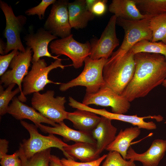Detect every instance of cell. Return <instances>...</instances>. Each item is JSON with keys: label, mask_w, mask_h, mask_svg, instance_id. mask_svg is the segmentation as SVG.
<instances>
[{"label": "cell", "mask_w": 166, "mask_h": 166, "mask_svg": "<svg viewBox=\"0 0 166 166\" xmlns=\"http://www.w3.org/2000/svg\"><path fill=\"white\" fill-rule=\"evenodd\" d=\"M63 153L67 159L78 160L81 162L95 160L100 157L96 144L85 142H75L63 147Z\"/></svg>", "instance_id": "18"}, {"label": "cell", "mask_w": 166, "mask_h": 166, "mask_svg": "<svg viewBox=\"0 0 166 166\" xmlns=\"http://www.w3.org/2000/svg\"><path fill=\"white\" fill-rule=\"evenodd\" d=\"M130 50L134 54L142 52L160 54L166 59V44L162 42H153L143 40L135 45Z\"/></svg>", "instance_id": "27"}, {"label": "cell", "mask_w": 166, "mask_h": 166, "mask_svg": "<svg viewBox=\"0 0 166 166\" xmlns=\"http://www.w3.org/2000/svg\"><path fill=\"white\" fill-rule=\"evenodd\" d=\"M49 48L52 53L69 57L76 69L82 66L86 58L90 54L91 49V44L88 42L84 43L79 42L74 39L72 34L52 41Z\"/></svg>", "instance_id": "8"}, {"label": "cell", "mask_w": 166, "mask_h": 166, "mask_svg": "<svg viewBox=\"0 0 166 166\" xmlns=\"http://www.w3.org/2000/svg\"><path fill=\"white\" fill-rule=\"evenodd\" d=\"M37 127L45 133L59 135L67 141L72 140L75 142H85L96 144V141L93 137L92 132L73 129L67 126L63 121L53 127L41 124Z\"/></svg>", "instance_id": "17"}, {"label": "cell", "mask_w": 166, "mask_h": 166, "mask_svg": "<svg viewBox=\"0 0 166 166\" xmlns=\"http://www.w3.org/2000/svg\"><path fill=\"white\" fill-rule=\"evenodd\" d=\"M49 166H64L61 160L56 156L51 155L49 161Z\"/></svg>", "instance_id": "37"}, {"label": "cell", "mask_w": 166, "mask_h": 166, "mask_svg": "<svg viewBox=\"0 0 166 166\" xmlns=\"http://www.w3.org/2000/svg\"><path fill=\"white\" fill-rule=\"evenodd\" d=\"M166 152V140H154L150 147L142 153L136 152L131 147L127 151L126 159L141 163L143 166H158Z\"/></svg>", "instance_id": "15"}, {"label": "cell", "mask_w": 166, "mask_h": 166, "mask_svg": "<svg viewBox=\"0 0 166 166\" xmlns=\"http://www.w3.org/2000/svg\"><path fill=\"white\" fill-rule=\"evenodd\" d=\"M117 19L115 15L112 16L100 38L92 42L91 53L89 56L92 59H108L114 49L119 45V41L116 30Z\"/></svg>", "instance_id": "13"}, {"label": "cell", "mask_w": 166, "mask_h": 166, "mask_svg": "<svg viewBox=\"0 0 166 166\" xmlns=\"http://www.w3.org/2000/svg\"><path fill=\"white\" fill-rule=\"evenodd\" d=\"M109 10L117 18L128 20H139L149 16L140 12L134 0H113Z\"/></svg>", "instance_id": "21"}, {"label": "cell", "mask_w": 166, "mask_h": 166, "mask_svg": "<svg viewBox=\"0 0 166 166\" xmlns=\"http://www.w3.org/2000/svg\"><path fill=\"white\" fill-rule=\"evenodd\" d=\"M7 113L18 120H29L36 126L42 123L50 124L53 127L57 124L36 111L33 107L24 104L16 97L13 98L9 106Z\"/></svg>", "instance_id": "16"}, {"label": "cell", "mask_w": 166, "mask_h": 166, "mask_svg": "<svg viewBox=\"0 0 166 166\" xmlns=\"http://www.w3.org/2000/svg\"><path fill=\"white\" fill-rule=\"evenodd\" d=\"M101 120L92 132L96 141V146L101 154L115 139L117 129L112 123V120L101 116Z\"/></svg>", "instance_id": "19"}, {"label": "cell", "mask_w": 166, "mask_h": 166, "mask_svg": "<svg viewBox=\"0 0 166 166\" xmlns=\"http://www.w3.org/2000/svg\"><path fill=\"white\" fill-rule=\"evenodd\" d=\"M101 118L93 113L77 109L73 112H68L67 119L72 122L73 127L78 130L92 132Z\"/></svg>", "instance_id": "23"}, {"label": "cell", "mask_w": 166, "mask_h": 166, "mask_svg": "<svg viewBox=\"0 0 166 166\" xmlns=\"http://www.w3.org/2000/svg\"><path fill=\"white\" fill-rule=\"evenodd\" d=\"M18 150L22 166H49L51 148L38 152L29 159L26 157L20 148Z\"/></svg>", "instance_id": "28"}, {"label": "cell", "mask_w": 166, "mask_h": 166, "mask_svg": "<svg viewBox=\"0 0 166 166\" xmlns=\"http://www.w3.org/2000/svg\"><path fill=\"white\" fill-rule=\"evenodd\" d=\"M62 59L56 60L49 66L44 59H40L36 62H31V70L24 78L22 81V92L24 96L35 92L43 90L48 84H61L54 82L48 78V74L52 70L59 67L62 69L68 65H63Z\"/></svg>", "instance_id": "4"}, {"label": "cell", "mask_w": 166, "mask_h": 166, "mask_svg": "<svg viewBox=\"0 0 166 166\" xmlns=\"http://www.w3.org/2000/svg\"><path fill=\"white\" fill-rule=\"evenodd\" d=\"M134 55L131 50L123 54L113 53L104 67L103 87L109 88L117 94H122L134 73Z\"/></svg>", "instance_id": "2"}, {"label": "cell", "mask_w": 166, "mask_h": 166, "mask_svg": "<svg viewBox=\"0 0 166 166\" xmlns=\"http://www.w3.org/2000/svg\"><path fill=\"white\" fill-rule=\"evenodd\" d=\"M1 166H22L18 150L11 155L6 154L0 157Z\"/></svg>", "instance_id": "33"}, {"label": "cell", "mask_w": 166, "mask_h": 166, "mask_svg": "<svg viewBox=\"0 0 166 166\" xmlns=\"http://www.w3.org/2000/svg\"><path fill=\"white\" fill-rule=\"evenodd\" d=\"M102 166H136L135 161L124 159L119 152L109 151Z\"/></svg>", "instance_id": "30"}, {"label": "cell", "mask_w": 166, "mask_h": 166, "mask_svg": "<svg viewBox=\"0 0 166 166\" xmlns=\"http://www.w3.org/2000/svg\"><path fill=\"white\" fill-rule=\"evenodd\" d=\"M21 125L29 132L30 137L24 139L19 147L27 158L31 157L35 154L52 147L58 148L64 152L63 147L68 144L53 134L44 136L39 133L35 125L21 120Z\"/></svg>", "instance_id": "5"}, {"label": "cell", "mask_w": 166, "mask_h": 166, "mask_svg": "<svg viewBox=\"0 0 166 166\" xmlns=\"http://www.w3.org/2000/svg\"><path fill=\"white\" fill-rule=\"evenodd\" d=\"M18 50H14L8 54L0 56V76H2L7 71L14 57L19 53Z\"/></svg>", "instance_id": "34"}, {"label": "cell", "mask_w": 166, "mask_h": 166, "mask_svg": "<svg viewBox=\"0 0 166 166\" xmlns=\"http://www.w3.org/2000/svg\"><path fill=\"white\" fill-rule=\"evenodd\" d=\"M82 103L87 106L94 104L110 106L112 113L119 114H125L131 107L130 102L126 97L106 87L101 88L95 93H86Z\"/></svg>", "instance_id": "11"}, {"label": "cell", "mask_w": 166, "mask_h": 166, "mask_svg": "<svg viewBox=\"0 0 166 166\" xmlns=\"http://www.w3.org/2000/svg\"><path fill=\"white\" fill-rule=\"evenodd\" d=\"M151 17L136 21L117 18V23L121 27L124 32L123 41L119 48L114 52L123 54L128 52L137 42L143 40L152 41V35L150 26Z\"/></svg>", "instance_id": "7"}, {"label": "cell", "mask_w": 166, "mask_h": 166, "mask_svg": "<svg viewBox=\"0 0 166 166\" xmlns=\"http://www.w3.org/2000/svg\"><path fill=\"white\" fill-rule=\"evenodd\" d=\"M68 7L69 22L72 28L83 29L95 17L87 8L85 0H77L69 2Z\"/></svg>", "instance_id": "20"}, {"label": "cell", "mask_w": 166, "mask_h": 166, "mask_svg": "<svg viewBox=\"0 0 166 166\" xmlns=\"http://www.w3.org/2000/svg\"><path fill=\"white\" fill-rule=\"evenodd\" d=\"M96 0H85L86 6L87 8L90 11L92 6L95 2Z\"/></svg>", "instance_id": "38"}, {"label": "cell", "mask_w": 166, "mask_h": 166, "mask_svg": "<svg viewBox=\"0 0 166 166\" xmlns=\"http://www.w3.org/2000/svg\"><path fill=\"white\" fill-rule=\"evenodd\" d=\"M32 51L30 48L27 47L25 52H20L11 61L9 65L10 69L7 70L1 77L0 84H3L4 88H7L12 83L18 85L21 91L18 98L22 102H25L27 99L22 93V83L28 73L32 58Z\"/></svg>", "instance_id": "10"}, {"label": "cell", "mask_w": 166, "mask_h": 166, "mask_svg": "<svg viewBox=\"0 0 166 166\" xmlns=\"http://www.w3.org/2000/svg\"><path fill=\"white\" fill-rule=\"evenodd\" d=\"M6 48V45L2 40H0V53L2 55H4L5 54V51Z\"/></svg>", "instance_id": "39"}, {"label": "cell", "mask_w": 166, "mask_h": 166, "mask_svg": "<svg viewBox=\"0 0 166 166\" xmlns=\"http://www.w3.org/2000/svg\"><path fill=\"white\" fill-rule=\"evenodd\" d=\"M106 0H96L91 8L90 11L95 16H101L104 14L107 9Z\"/></svg>", "instance_id": "35"}, {"label": "cell", "mask_w": 166, "mask_h": 166, "mask_svg": "<svg viewBox=\"0 0 166 166\" xmlns=\"http://www.w3.org/2000/svg\"><path fill=\"white\" fill-rule=\"evenodd\" d=\"M56 1L55 0H42L37 6L30 8L25 11L28 15H37L39 18L41 20L44 17L45 10L51 4H53Z\"/></svg>", "instance_id": "31"}, {"label": "cell", "mask_w": 166, "mask_h": 166, "mask_svg": "<svg viewBox=\"0 0 166 166\" xmlns=\"http://www.w3.org/2000/svg\"><path fill=\"white\" fill-rule=\"evenodd\" d=\"M68 2L56 1L53 4L50 14L44 28L52 34L65 38L71 35L72 28L70 24L68 10Z\"/></svg>", "instance_id": "12"}, {"label": "cell", "mask_w": 166, "mask_h": 166, "mask_svg": "<svg viewBox=\"0 0 166 166\" xmlns=\"http://www.w3.org/2000/svg\"><path fill=\"white\" fill-rule=\"evenodd\" d=\"M101 114L102 116L112 120H119L129 123L140 129L143 128L148 130L156 129L157 128L156 125L153 121L146 122L144 121V119L151 118L155 119L157 122L161 121L163 119V117L160 115L139 117L137 115H129L115 113L109 112L105 109L102 111Z\"/></svg>", "instance_id": "24"}, {"label": "cell", "mask_w": 166, "mask_h": 166, "mask_svg": "<svg viewBox=\"0 0 166 166\" xmlns=\"http://www.w3.org/2000/svg\"><path fill=\"white\" fill-rule=\"evenodd\" d=\"M54 95L53 90H48L42 94L34 93L31 104L34 109L44 117L58 124L67 119L68 112L64 106L66 101L64 97H55Z\"/></svg>", "instance_id": "6"}, {"label": "cell", "mask_w": 166, "mask_h": 166, "mask_svg": "<svg viewBox=\"0 0 166 166\" xmlns=\"http://www.w3.org/2000/svg\"><path fill=\"white\" fill-rule=\"evenodd\" d=\"M149 24L152 35L151 42L161 41L166 44V13L151 17Z\"/></svg>", "instance_id": "26"}, {"label": "cell", "mask_w": 166, "mask_h": 166, "mask_svg": "<svg viewBox=\"0 0 166 166\" xmlns=\"http://www.w3.org/2000/svg\"><path fill=\"white\" fill-rule=\"evenodd\" d=\"M107 156V154H104L95 160L88 162H78L71 159L65 158H62L61 161L64 166H100Z\"/></svg>", "instance_id": "32"}, {"label": "cell", "mask_w": 166, "mask_h": 166, "mask_svg": "<svg viewBox=\"0 0 166 166\" xmlns=\"http://www.w3.org/2000/svg\"><path fill=\"white\" fill-rule=\"evenodd\" d=\"M140 133V129L137 126L127 128L124 130L121 129L105 149L109 152H117L126 160L127 151L130 146L131 142L137 137Z\"/></svg>", "instance_id": "22"}, {"label": "cell", "mask_w": 166, "mask_h": 166, "mask_svg": "<svg viewBox=\"0 0 166 166\" xmlns=\"http://www.w3.org/2000/svg\"><path fill=\"white\" fill-rule=\"evenodd\" d=\"M164 123H166V121L164 122Z\"/></svg>", "instance_id": "41"}, {"label": "cell", "mask_w": 166, "mask_h": 166, "mask_svg": "<svg viewBox=\"0 0 166 166\" xmlns=\"http://www.w3.org/2000/svg\"><path fill=\"white\" fill-rule=\"evenodd\" d=\"M9 142L6 139L0 140V157L7 154Z\"/></svg>", "instance_id": "36"}, {"label": "cell", "mask_w": 166, "mask_h": 166, "mask_svg": "<svg viewBox=\"0 0 166 166\" xmlns=\"http://www.w3.org/2000/svg\"><path fill=\"white\" fill-rule=\"evenodd\" d=\"M134 58L133 76L121 95L130 102L146 96L166 78V59L163 55L142 52L134 54Z\"/></svg>", "instance_id": "1"}, {"label": "cell", "mask_w": 166, "mask_h": 166, "mask_svg": "<svg viewBox=\"0 0 166 166\" xmlns=\"http://www.w3.org/2000/svg\"><path fill=\"white\" fill-rule=\"evenodd\" d=\"M57 37L44 29L41 28L36 33H30L25 36L24 40L27 47L33 52L31 62H36L43 57H47L54 59H59L60 55L53 56L49 52L48 46L52 40Z\"/></svg>", "instance_id": "14"}, {"label": "cell", "mask_w": 166, "mask_h": 166, "mask_svg": "<svg viewBox=\"0 0 166 166\" xmlns=\"http://www.w3.org/2000/svg\"><path fill=\"white\" fill-rule=\"evenodd\" d=\"M162 85L164 87L166 88V78L164 80Z\"/></svg>", "instance_id": "40"}, {"label": "cell", "mask_w": 166, "mask_h": 166, "mask_svg": "<svg viewBox=\"0 0 166 166\" xmlns=\"http://www.w3.org/2000/svg\"><path fill=\"white\" fill-rule=\"evenodd\" d=\"M144 14L152 17L166 13V0H134Z\"/></svg>", "instance_id": "25"}, {"label": "cell", "mask_w": 166, "mask_h": 166, "mask_svg": "<svg viewBox=\"0 0 166 166\" xmlns=\"http://www.w3.org/2000/svg\"><path fill=\"white\" fill-rule=\"evenodd\" d=\"M16 85L12 83L5 90L1 85H0V115L3 116L7 113L9 103L20 90L18 87L14 90L13 89Z\"/></svg>", "instance_id": "29"}, {"label": "cell", "mask_w": 166, "mask_h": 166, "mask_svg": "<svg viewBox=\"0 0 166 166\" xmlns=\"http://www.w3.org/2000/svg\"><path fill=\"white\" fill-rule=\"evenodd\" d=\"M108 59L93 60L89 56L85 59L84 69L77 77L66 83H61L59 89L65 91L70 88L81 86L86 88V93H94L104 87V67Z\"/></svg>", "instance_id": "3"}, {"label": "cell", "mask_w": 166, "mask_h": 166, "mask_svg": "<svg viewBox=\"0 0 166 166\" xmlns=\"http://www.w3.org/2000/svg\"><path fill=\"white\" fill-rule=\"evenodd\" d=\"M0 7L6 21L4 32V36L6 39L5 54L14 50L25 52L26 49L22 44L20 34L26 23V17L22 15L16 16L11 6L2 0L0 1Z\"/></svg>", "instance_id": "9"}]
</instances>
